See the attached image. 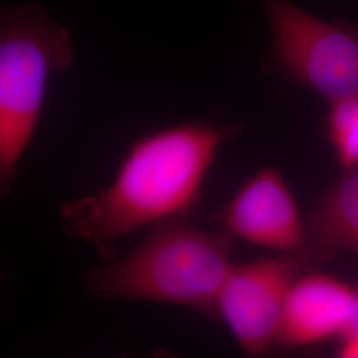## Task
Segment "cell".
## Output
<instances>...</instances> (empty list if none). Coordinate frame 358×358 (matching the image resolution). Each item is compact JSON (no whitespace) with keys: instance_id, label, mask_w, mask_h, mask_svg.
<instances>
[{"instance_id":"6da1fadb","label":"cell","mask_w":358,"mask_h":358,"mask_svg":"<svg viewBox=\"0 0 358 358\" xmlns=\"http://www.w3.org/2000/svg\"><path fill=\"white\" fill-rule=\"evenodd\" d=\"M239 131L241 127L192 121L143 136L130 146L108 187L60 207L65 230L112 260L118 239L187 217L199 205L219 149Z\"/></svg>"},{"instance_id":"7a4b0ae2","label":"cell","mask_w":358,"mask_h":358,"mask_svg":"<svg viewBox=\"0 0 358 358\" xmlns=\"http://www.w3.org/2000/svg\"><path fill=\"white\" fill-rule=\"evenodd\" d=\"M235 243L222 229L206 230L186 217L166 219L128 255L90 269L87 289L94 299L164 303L219 320V294L234 267Z\"/></svg>"},{"instance_id":"3957f363","label":"cell","mask_w":358,"mask_h":358,"mask_svg":"<svg viewBox=\"0 0 358 358\" xmlns=\"http://www.w3.org/2000/svg\"><path fill=\"white\" fill-rule=\"evenodd\" d=\"M71 35L38 4L0 17V187L7 194L38 128L50 77L73 63Z\"/></svg>"},{"instance_id":"277c9868","label":"cell","mask_w":358,"mask_h":358,"mask_svg":"<svg viewBox=\"0 0 358 358\" xmlns=\"http://www.w3.org/2000/svg\"><path fill=\"white\" fill-rule=\"evenodd\" d=\"M259 1L271 28V72L329 103L358 96V24L321 20L289 0Z\"/></svg>"},{"instance_id":"5b68a950","label":"cell","mask_w":358,"mask_h":358,"mask_svg":"<svg viewBox=\"0 0 358 358\" xmlns=\"http://www.w3.org/2000/svg\"><path fill=\"white\" fill-rule=\"evenodd\" d=\"M315 267L309 256L299 254L234 264L219 294L217 312L248 356H263L276 344L288 292L299 276Z\"/></svg>"},{"instance_id":"8992f818","label":"cell","mask_w":358,"mask_h":358,"mask_svg":"<svg viewBox=\"0 0 358 358\" xmlns=\"http://www.w3.org/2000/svg\"><path fill=\"white\" fill-rule=\"evenodd\" d=\"M215 219L219 229L236 241L280 254L309 256L307 223L282 173L275 167H264L248 179Z\"/></svg>"},{"instance_id":"52a82bcc","label":"cell","mask_w":358,"mask_h":358,"mask_svg":"<svg viewBox=\"0 0 358 358\" xmlns=\"http://www.w3.org/2000/svg\"><path fill=\"white\" fill-rule=\"evenodd\" d=\"M357 291L333 276L304 272L292 284L284 309L276 344L300 348L343 337L355 316Z\"/></svg>"},{"instance_id":"ba28073f","label":"cell","mask_w":358,"mask_h":358,"mask_svg":"<svg viewBox=\"0 0 358 358\" xmlns=\"http://www.w3.org/2000/svg\"><path fill=\"white\" fill-rule=\"evenodd\" d=\"M307 254L319 266L336 250L358 255V166L346 169L307 222Z\"/></svg>"},{"instance_id":"9c48e42d","label":"cell","mask_w":358,"mask_h":358,"mask_svg":"<svg viewBox=\"0 0 358 358\" xmlns=\"http://www.w3.org/2000/svg\"><path fill=\"white\" fill-rule=\"evenodd\" d=\"M327 136L338 165L358 166V96L331 103L327 115Z\"/></svg>"},{"instance_id":"30bf717a","label":"cell","mask_w":358,"mask_h":358,"mask_svg":"<svg viewBox=\"0 0 358 358\" xmlns=\"http://www.w3.org/2000/svg\"><path fill=\"white\" fill-rule=\"evenodd\" d=\"M338 356L344 358H358V289L355 316L348 332L343 336V343L338 349Z\"/></svg>"}]
</instances>
